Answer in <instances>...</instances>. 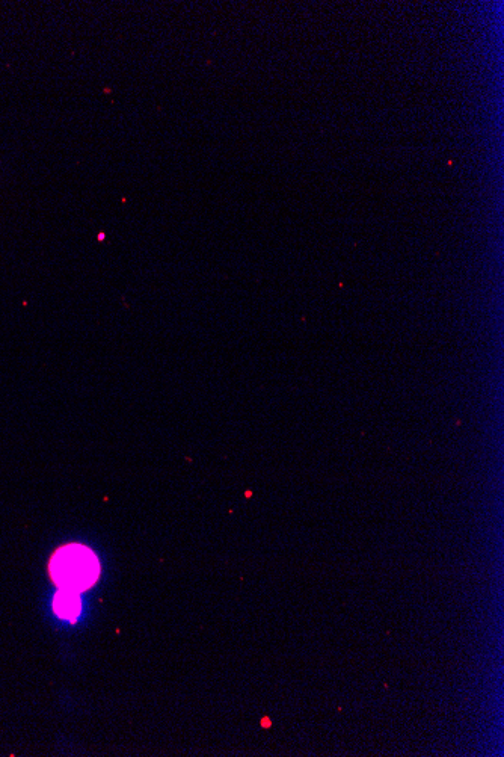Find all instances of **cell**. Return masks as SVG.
Returning <instances> with one entry per match:
<instances>
[{"instance_id": "1", "label": "cell", "mask_w": 504, "mask_h": 757, "mask_svg": "<svg viewBox=\"0 0 504 757\" xmlns=\"http://www.w3.org/2000/svg\"><path fill=\"white\" fill-rule=\"evenodd\" d=\"M50 576L64 590L80 591L93 587L100 576L96 554L82 544H68L56 550L50 561Z\"/></svg>"}, {"instance_id": "2", "label": "cell", "mask_w": 504, "mask_h": 757, "mask_svg": "<svg viewBox=\"0 0 504 757\" xmlns=\"http://www.w3.org/2000/svg\"><path fill=\"white\" fill-rule=\"evenodd\" d=\"M53 609H55V614L59 618H62V620L73 622V620L79 617L80 609H82V600H80L79 593L61 588V593H58L55 602H53Z\"/></svg>"}]
</instances>
